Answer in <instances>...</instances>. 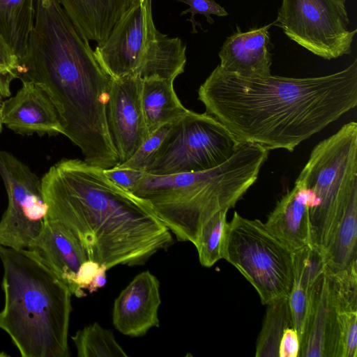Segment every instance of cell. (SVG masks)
Segmentation results:
<instances>
[{"instance_id": "4dcf8cb0", "label": "cell", "mask_w": 357, "mask_h": 357, "mask_svg": "<svg viewBox=\"0 0 357 357\" xmlns=\"http://www.w3.org/2000/svg\"><path fill=\"white\" fill-rule=\"evenodd\" d=\"M100 264L91 260H87L79 268L77 273L75 284L77 287V296L82 298L86 296L84 289H87L95 276Z\"/></svg>"}, {"instance_id": "6da1fadb", "label": "cell", "mask_w": 357, "mask_h": 357, "mask_svg": "<svg viewBox=\"0 0 357 357\" xmlns=\"http://www.w3.org/2000/svg\"><path fill=\"white\" fill-rule=\"evenodd\" d=\"M198 99L240 143L291 152L357 106V59L337 73L301 78L243 77L218 66Z\"/></svg>"}, {"instance_id": "44dd1931", "label": "cell", "mask_w": 357, "mask_h": 357, "mask_svg": "<svg viewBox=\"0 0 357 357\" xmlns=\"http://www.w3.org/2000/svg\"><path fill=\"white\" fill-rule=\"evenodd\" d=\"M36 0H0V35L21 63L34 25Z\"/></svg>"}, {"instance_id": "5bb4252c", "label": "cell", "mask_w": 357, "mask_h": 357, "mask_svg": "<svg viewBox=\"0 0 357 357\" xmlns=\"http://www.w3.org/2000/svg\"><path fill=\"white\" fill-rule=\"evenodd\" d=\"M160 282L149 271L137 275L114 301L112 322L118 331L141 337L159 327Z\"/></svg>"}, {"instance_id": "8fae6325", "label": "cell", "mask_w": 357, "mask_h": 357, "mask_svg": "<svg viewBox=\"0 0 357 357\" xmlns=\"http://www.w3.org/2000/svg\"><path fill=\"white\" fill-rule=\"evenodd\" d=\"M162 34L155 26L151 0H137L116 24L93 53L105 72L113 79L138 76L156 52Z\"/></svg>"}, {"instance_id": "5b68a950", "label": "cell", "mask_w": 357, "mask_h": 357, "mask_svg": "<svg viewBox=\"0 0 357 357\" xmlns=\"http://www.w3.org/2000/svg\"><path fill=\"white\" fill-rule=\"evenodd\" d=\"M4 305L0 328L22 357H68V287L33 250L0 245Z\"/></svg>"}, {"instance_id": "1f68e13d", "label": "cell", "mask_w": 357, "mask_h": 357, "mask_svg": "<svg viewBox=\"0 0 357 357\" xmlns=\"http://www.w3.org/2000/svg\"><path fill=\"white\" fill-rule=\"evenodd\" d=\"M300 352V339L294 328H287L281 337L278 357H298Z\"/></svg>"}, {"instance_id": "30bf717a", "label": "cell", "mask_w": 357, "mask_h": 357, "mask_svg": "<svg viewBox=\"0 0 357 357\" xmlns=\"http://www.w3.org/2000/svg\"><path fill=\"white\" fill-rule=\"evenodd\" d=\"M0 176L8 206L0 220V245L30 249L40 234L47 211L41 180L15 155L0 149Z\"/></svg>"}, {"instance_id": "9c48e42d", "label": "cell", "mask_w": 357, "mask_h": 357, "mask_svg": "<svg viewBox=\"0 0 357 357\" xmlns=\"http://www.w3.org/2000/svg\"><path fill=\"white\" fill-rule=\"evenodd\" d=\"M347 0H282L275 24L291 40L325 59L351 52Z\"/></svg>"}, {"instance_id": "603a6c76", "label": "cell", "mask_w": 357, "mask_h": 357, "mask_svg": "<svg viewBox=\"0 0 357 357\" xmlns=\"http://www.w3.org/2000/svg\"><path fill=\"white\" fill-rule=\"evenodd\" d=\"M71 338L79 357L128 356L112 332L103 328L98 323L78 330Z\"/></svg>"}, {"instance_id": "d4e9b609", "label": "cell", "mask_w": 357, "mask_h": 357, "mask_svg": "<svg viewBox=\"0 0 357 357\" xmlns=\"http://www.w3.org/2000/svg\"><path fill=\"white\" fill-rule=\"evenodd\" d=\"M326 275L337 312L357 310V265L336 273Z\"/></svg>"}, {"instance_id": "9a60e30c", "label": "cell", "mask_w": 357, "mask_h": 357, "mask_svg": "<svg viewBox=\"0 0 357 357\" xmlns=\"http://www.w3.org/2000/svg\"><path fill=\"white\" fill-rule=\"evenodd\" d=\"M298 356L340 357L337 309L325 273L311 292Z\"/></svg>"}, {"instance_id": "f546056e", "label": "cell", "mask_w": 357, "mask_h": 357, "mask_svg": "<svg viewBox=\"0 0 357 357\" xmlns=\"http://www.w3.org/2000/svg\"><path fill=\"white\" fill-rule=\"evenodd\" d=\"M18 69L17 57L0 35V73L14 79L18 78Z\"/></svg>"}, {"instance_id": "83f0119b", "label": "cell", "mask_w": 357, "mask_h": 357, "mask_svg": "<svg viewBox=\"0 0 357 357\" xmlns=\"http://www.w3.org/2000/svg\"><path fill=\"white\" fill-rule=\"evenodd\" d=\"M181 1L188 4L189 8L181 12V15L188 13H191V19L190 20L192 24L193 32H197L195 30L196 23L195 20V15L196 14L204 15L208 22L213 24L214 20L211 17V15H215L219 17H224L228 15L225 9L221 7L214 0H180Z\"/></svg>"}, {"instance_id": "7402d4cb", "label": "cell", "mask_w": 357, "mask_h": 357, "mask_svg": "<svg viewBox=\"0 0 357 357\" xmlns=\"http://www.w3.org/2000/svg\"><path fill=\"white\" fill-rule=\"evenodd\" d=\"M259 334L256 357H278L279 345L284 331L294 328L288 297L281 298L268 305Z\"/></svg>"}, {"instance_id": "4316f807", "label": "cell", "mask_w": 357, "mask_h": 357, "mask_svg": "<svg viewBox=\"0 0 357 357\" xmlns=\"http://www.w3.org/2000/svg\"><path fill=\"white\" fill-rule=\"evenodd\" d=\"M340 357L357 356V310L337 312Z\"/></svg>"}, {"instance_id": "52a82bcc", "label": "cell", "mask_w": 357, "mask_h": 357, "mask_svg": "<svg viewBox=\"0 0 357 357\" xmlns=\"http://www.w3.org/2000/svg\"><path fill=\"white\" fill-rule=\"evenodd\" d=\"M293 253L259 220L235 211L228 222L224 259L254 287L264 305L289 297L294 282Z\"/></svg>"}, {"instance_id": "277c9868", "label": "cell", "mask_w": 357, "mask_h": 357, "mask_svg": "<svg viewBox=\"0 0 357 357\" xmlns=\"http://www.w3.org/2000/svg\"><path fill=\"white\" fill-rule=\"evenodd\" d=\"M269 150L243 143L227 161L203 172L144 174L130 192L144 202L179 241L195 245L207 221L234 208L257 181Z\"/></svg>"}, {"instance_id": "ba28073f", "label": "cell", "mask_w": 357, "mask_h": 357, "mask_svg": "<svg viewBox=\"0 0 357 357\" xmlns=\"http://www.w3.org/2000/svg\"><path fill=\"white\" fill-rule=\"evenodd\" d=\"M241 144L213 116L189 110L171 125L145 173L163 176L206 171L227 161Z\"/></svg>"}, {"instance_id": "7c38bea8", "label": "cell", "mask_w": 357, "mask_h": 357, "mask_svg": "<svg viewBox=\"0 0 357 357\" xmlns=\"http://www.w3.org/2000/svg\"><path fill=\"white\" fill-rule=\"evenodd\" d=\"M142 79L137 75L112 78L106 116L118 165L129 160L149 136L142 106Z\"/></svg>"}, {"instance_id": "3957f363", "label": "cell", "mask_w": 357, "mask_h": 357, "mask_svg": "<svg viewBox=\"0 0 357 357\" xmlns=\"http://www.w3.org/2000/svg\"><path fill=\"white\" fill-rule=\"evenodd\" d=\"M19 78L46 88L63 135L79 148L84 160L104 169L119 164L106 116L112 77L63 10L36 18Z\"/></svg>"}, {"instance_id": "7a4b0ae2", "label": "cell", "mask_w": 357, "mask_h": 357, "mask_svg": "<svg viewBox=\"0 0 357 357\" xmlns=\"http://www.w3.org/2000/svg\"><path fill=\"white\" fill-rule=\"evenodd\" d=\"M46 219L66 227L89 260L144 264L173 243L171 231L142 200L111 181L104 169L79 159H62L41 178Z\"/></svg>"}, {"instance_id": "d6a6232c", "label": "cell", "mask_w": 357, "mask_h": 357, "mask_svg": "<svg viewBox=\"0 0 357 357\" xmlns=\"http://www.w3.org/2000/svg\"><path fill=\"white\" fill-rule=\"evenodd\" d=\"M107 270L108 269L105 264H100L95 276L87 289L90 294L97 291L99 289L105 285L107 282Z\"/></svg>"}, {"instance_id": "f1b7e54d", "label": "cell", "mask_w": 357, "mask_h": 357, "mask_svg": "<svg viewBox=\"0 0 357 357\" xmlns=\"http://www.w3.org/2000/svg\"><path fill=\"white\" fill-rule=\"evenodd\" d=\"M104 172L114 183L130 192L145 174L142 171L117 167L104 169Z\"/></svg>"}, {"instance_id": "836d02e7", "label": "cell", "mask_w": 357, "mask_h": 357, "mask_svg": "<svg viewBox=\"0 0 357 357\" xmlns=\"http://www.w3.org/2000/svg\"><path fill=\"white\" fill-rule=\"evenodd\" d=\"M13 79L9 76L0 73V133L2 130L3 124L1 122V108L3 98H8L10 96V83Z\"/></svg>"}, {"instance_id": "cb8c5ba5", "label": "cell", "mask_w": 357, "mask_h": 357, "mask_svg": "<svg viewBox=\"0 0 357 357\" xmlns=\"http://www.w3.org/2000/svg\"><path fill=\"white\" fill-rule=\"evenodd\" d=\"M227 211L213 215L201 230L195 245L202 266L210 268L224 259L226 234L228 226Z\"/></svg>"}, {"instance_id": "484cf974", "label": "cell", "mask_w": 357, "mask_h": 357, "mask_svg": "<svg viewBox=\"0 0 357 357\" xmlns=\"http://www.w3.org/2000/svg\"><path fill=\"white\" fill-rule=\"evenodd\" d=\"M171 125L168 124L162 126L154 132L150 134L129 160L115 167L132 169L145 172L168 133Z\"/></svg>"}, {"instance_id": "e0dca14e", "label": "cell", "mask_w": 357, "mask_h": 357, "mask_svg": "<svg viewBox=\"0 0 357 357\" xmlns=\"http://www.w3.org/2000/svg\"><path fill=\"white\" fill-rule=\"evenodd\" d=\"M272 24L242 32L237 31L223 43L218 66L225 72L243 77H264L271 74L268 29Z\"/></svg>"}, {"instance_id": "8992f818", "label": "cell", "mask_w": 357, "mask_h": 357, "mask_svg": "<svg viewBox=\"0 0 357 357\" xmlns=\"http://www.w3.org/2000/svg\"><path fill=\"white\" fill-rule=\"evenodd\" d=\"M313 196L312 243L324 252L348 205L357 200V123L319 142L296 179Z\"/></svg>"}, {"instance_id": "ac0fdd59", "label": "cell", "mask_w": 357, "mask_h": 357, "mask_svg": "<svg viewBox=\"0 0 357 357\" xmlns=\"http://www.w3.org/2000/svg\"><path fill=\"white\" fill-rule=\"evenodd\" d=\"M313 196L295 181L292 189L278 202L264 223L268 230L292 252L312 243L310 209Z\"/></svg>"}, {"instance_id": "ffe728a7", "label": "cell", "mask_w": 357, "mask_h": 357, "mask_svg": "<svg viewBox=\"0 0 357 357\" xmlns=\"http://www.w3.org/2000/svg\"><path fill=\"white\" fill-rule=\"evenodd\" d=\"M173 83L158 77L142 79L141 101L149 135L175 123L189 112L179 100Z\"/></svg>"}, {"instance_id": "4fadbf2b", "label": "cell", "mask_w": 357, "mask_h": 357, "mask_svg": "<svg viewBox=\"0 0 357 357\" xmlns=\"http://www.w3.org/2000/svg\"><path fill=\"white\" fill-rule=\"evenodd\" d=\"M22 82L17 92L3 102L2 124L20 135H63L60 115L46 88L32 80Z\"/></svg>"}, {"instance_id": "2e32d148", "label": "cell", "mask_w": 357, "mask_h": 357, "mask_svg": "<svg viewBox=\"0 0 357 357\" xmlns=\"http://www.w3.org/2000/svg\"><path fill=\"white\" fill-rule=\"evenodd\" d=\"M29 250L35 251L77 296L76 277L89 260L76 236L60 222L46 219L43 228Z\"/></svg>"}, {"instance_id": "d6986e66", "label": "cell", "mask_w": 357, "mask_h": 357, "mask_svg": "<svg viewBox=\"0 0 357 357\" xmlns=\"http://www.w3.org/2000/svg\"><path fill=\"white\" fill-rule=\"evenodd\" d=\"M137 0H59L85 40L100 45Z\"/></svg>"}]
</instances>
